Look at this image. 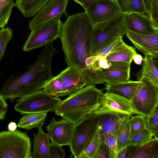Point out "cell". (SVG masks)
<instances>
[{"label":"cell","mask_w":158,"mask_h":158,"mask_svg":"<svg viewBox=\"0 0 158 158\" xmlns=\"http://www.w3.org/2000/svg\"><path fill=\"white\" fill-rule=\"evenodd\" d=\"M93 26L85 12L73 14L62 23L60 37L66 64L80 73L86 86L88 71L85 62L89 56Z\"/></svg>","instance_id":"cell-1"},{"label":"cell","mask_w":158,"mask_h":158,"mask_svg":"<svg viewBox=\"0 0 158 158\" xmlns=\"http://www.w3.org/2000/svg\"><path fill=\"white\" fill-rule=\"evenodd\" d=\"M55 52L53 43L44 46L36 60L25 73L12 75L4 82L0 92L5 99L13 100L36 92L44 88L53 77L52 60Z\"/></svg>","instance_id":"cell-2"},{"label":"cell","mask_w":158,"mask_h":158,"mask_svg":"<svg viewBox=\"0 0 158 158\" xmlns=\"http://www.w3.org/2000/svg\"><path fill=\"white\" fill-rule=\"evenodd\" d=\"M104 94L95 85H87L61 101L55 113L73 125L83 119L97 108Z\"/></svg>","instance_id":"cell-3"},{"label":"cell","mask_w":158,"mask_h":158,"mask_svg":"<svg viewBox=\"0 0 158 158\" xmlns=\"http://www.w3.org/2000/svg\"><path fill=\"white\" fill-rule=\"evenodd\" d=\"M125 16V14L122 13L109 20L93 26L90 42L89 56H94L114 38L125 35L127 30Z\"/></svg>","instance_id":"cell-4"},{"label":"cell","mask_w":158,"mask_h":158,"mask_svg":"<svg viewBox=\"0 0 158 158\" xmlns=\"http://www.w3.org/2000/svg\"><path fill=\"white\" fill-rule=\"evenodd\" d=\"M86 86L80 73L68 66L45 85L43 90L49 95L58 97L70 96Z\"/></svg>","instance_id":"cell-5"},{"label":"cell","mask_w":158,"mask_h":158,"mask_svg":"<svg viewBox=\"0 0 158 158\" xmlns=\"http://www.w3.org/2000/svg\"><path fill=\"white\" fill-rule=\"evenodd\" d=\"M31 158V142L27 133L17 129L0 132V158Z\"/></svg>","instance_id":"cell-6"},{"label":"cell","mask_w":158,"mask_h":158,"mask_svg":"<svg viewBox=\"0 0 158 158\" xmlns=\"http://www.w3.org/2000/svg\"><path fill=\"white\" fill-rule=\"evenodd\" d=\"M98 115L94 112L74 125L69 147L74 158H80L98 128Z\"/></svg>","instance_id":"cell-7"},{"label":"cell","mask_w":158,"mask_h":158,"mask_svg":"<svg viewBox=\"0 0 158 158\" xmlns=\"http://www.w3.org/2000/svg\"><path fill=\"white\" fill-rule=\"evenodd\" d=\"M62 24L60 18H56L35 27L31 31L23 46V51L44 46L60 38Z\"/></svg>","instance_id":"cell-8"},{"label":"cell","mask_w":158,"mask_h":158,"mask_svg":"<svg viewBox=\"0 0 158 158\" xmlns=\"http://www.w3.org/2000/svg\"><path fill=\"white\" fill-rule=\"evenodd\" d=\"M61 100L51 96L43 89L19 98L17 100L14 108L21 114L54 111Z\"/></svg>","instance_id":"cell-9"},{"label":"cell","mask_w":158,"mask_h":158,"mask_svg":"<svg viewBox=\"0 0 158 158\" xmlns=\"http://www.w3.org/2000/svg\"><path fill=\"white\" fill-rule=\"evenodd\" d=\"M140 82L131 100L134 108L141 115H149L158 106V87L144 77Z\"/></svg>","instance_id":"cell-10"},{"label":"cell","mask_w":158,"mask_h":158,"mask_svg":"<svg viewBox=\"0 0 158 158\" xmlns=\"http://www.w3.org/2000/svg\"><path fill=\"white\" fill-rule=\"evenodd\" d=\"M93 112L97 115H112L123 119H129L134 115H141L133 107L130 100L107 92L104 93L99 105Z\"/></svg>","instance_id":"cell-11"},{"label":"cell","mask_w":158,"mask_h":158,"mask_svg":"<svg viewBox=\"0 0 158 158\" xmlns=\"http://www.w3.org/2000/svg\"><path fill=\"white\" fill-rule=\"evenodd\" d=\"M85 10L93 25L109 20L122 13L115 0L94 2Z\"/></svg>","instance_id":"cell-12"},{"label":"cell","mask_w":158,"mask_h":158,"mask_svg":"<svg viewBox=\"0 0 158 158\" xmlns=\"http://www.w3.org/2000/svg\"><path fill=\"white\" fill-rule=\"evenodd\" d=\"M107 69L96 70L98 84H112L130 80L131 64L120 62H109Z\"/></svg>","instance_id":"cell-13"},{"label":"cell","mask_w":158,"mask_h":158,"mask_svg":"<svg viewBox=\"0 0 158 158\" xmlns=\"http://www.w3.org/2000/svg\"><path fill=\"white\" fill-rule=\"evenodd\" d=\"M68 2L69 0H50L29 22L30 30L55 19L60 18L64 14L66 15Z\"/></svg>","instance_id":"cell-14"},{"label":"cell","mask_w":158,"mask_h":158,"mask_svg":"<svg viewBox=\"0 0 158 158\" xmlns=\"http://www.w3.org/2000/svg\"><path fill=\"white\" fill-rule=\"evenodd\" d=\"M74 127L64 119L56 121L52 118L47 126L48 134L52 142L60 146H69Z\"/></svg>","instance_id":"cell-15"},{"label":"cell","mask_w":158,"mask_h":158,"mask_svg":"<svg viewBox=\"0 0 158 158\" xmlns=\"http://www.w3.org/2000/svg\"><path fill=\"white\" fill-rule=\"evenodd\" d=\"M125 23L127 30L143 35L158 34L150 17L145 14L132 12L125 14Z\"/></svg>","instance_id":"cell-16"},{"label":"cell","mask_w":158,"mask_h":158,"mask_svg":"<svg viewBox=\"0 0 158 158\" xmlns=\"http://www.w3.org/2000/svg\"><path fill=\"white\" fill-rule=\"evenodd\" d=\"M125 35L136 48L144 55L158 57V34L143 35L127 30Z\"/></svg>","instance_id":"cell-17"},{"label":"cell","mask_w":158,"mask_h":158,"mask_svg":"<svg viewBox=\"0 0 158 158\" xmlns=\"http://www.w3.org/2000/svg\"><path fill=\"white\" fill-rule=\"evenodd\" d=\"M126 158H158V139L151 140L137 147L131 145L127 147Z\"/></svg>","instance_id":"cell-18"},{"label":"cell","mask_w":158,"mask_h":158,"mask_svg":"<svg viewBox=\"0 0 158 158\" xmlns=\"http://www.w3.org/2000/svg\"><path fill=\"white\" fill-rule=\"evenodd\" d=\"M142 67L136 74L139 81L145 77L158 87V57L145 55Z\"/></svg>","instance_id":"cell-19"},{"label":"cell","mask_w":158,"mask_h":158,"mask_svg":"<svg viewBox=\"0 0 158 158\" xmlns=\"http://www.w3.org/2000/svg\"><path fill=\"white\" fill-rule=\"evenodd\" d=\"M139 82V81L130 80L112 84H105V89L107 93L116 94L131 100L136 91Z\"/></svg>","instance_id":"cell-20"},{"label":"cell","mask_w":158,"mask_h":158,"mask_svg":"<svg viewBox=\"0 0 158 158\" xmlns=\"http://www.w3.org/2000/svg\"><path fill=\"white\" fill-rule=\"evenodd\" d=\"M38 129L37 134L33 133L32 157L49 158V150L50 143L48 135L44 131L42 127Z\"/></svg>","instance_id":"cell-21"},{"label":"cell","mask_w":158,"mask_h":158,"mask_svg":"<svg viewBox=\"0 0 158 158\" xmlns=\"http://www.w3.org/2000/svg\"><path fill=\"white\" fill-rule=\"evenodd\" d=\"M98 115V128L101 135L118 133L121 123L125 120L111 114H102Z\"/></svg>","instance_id":"cell-22"},{"label":"cell","mask_w":158,"mask_h":158,"mask_svg":"<svg viewBox=\"0 0 158 158\" xmlns=\"http://www.w3.org/2000/svg\"><path fill=\"white\" fill-rule=\"evenodd\" d=\"M50 0H16L15 6L24 17L34 16Z\"/></svg>","instance_id":"cell-23"},{"label":"cell","mask_w":158,"mask_h":158,"mask_svg":"<svg viewBox=\"0 0 158 158\" xmlns=\"http://www.w3.org/2000/svg\"><path fill=\"white\" fill-rule=\"evenodd\" d=\"M47 113L44 112L25 114L19 120L17 127L27 130L42 127L47 117Z\"/></svg>","instance_id":"cell-24"},{"label":"cell","mask_w":158,"mask_h":158,"mask_svg":"<svg viewBox=\"0 0 158 158\" xmlns=\"http://www.w3.org/2000/svg\"><path fill=\"white\" fill-rule=\"evenodd\" d=\"M136 53L135 48L124 43L115 52L107 55L106 58L109 62H120L131 64Z\"/></svg>","instance_id":"cell-25"},{"label":"cell","mask_w":158,"mask_h":158,"mask_svg":"<svg viewBox=\"0 0 158 158\" xmlns=\"http://www.w3.org/2000/svg\"><path fill=\"white\" fill-rule=\"evenodd\" d=\"M115 0L123 13L127 14L132 12L142 14L146 13L143 0Z\"/></svg>","instance_id":"cell-26"},{"label":"cell","mask_w":158,"mask_h":158,"mask_svg":"<svg viewBox=\"0 0 158 158\" xmlns=\"http://www.w3.org/2000/svg\"><path fill=\"white\" fill-rule=\"evenodd\" d=\"M129 119L125 120L122 123L118 132L117 148L118 152L123 148L127 147L129 145L130 131Z\"/></svg>","instance_id":"cell-27"},{"label":"cell","mask_w":158,"mask_h":158,"mask_svg":"<svg viewBox=\"0 0 158 158\" xmlns=\"http://www.w3.org/2000/svg\"><path fill=\"white\" fill-rule=\"evenodd\" d=\"M101 142V135L97 128L80 158H94Z\"/></svg>","instance_id":"cell-28"},{"label":"cell","mask_w":158,"mask_h":158,"mask_svg":"<svg viewBox=\"0 0 158 158\" xmlns=\"http://www.w3.org/2000/svg\"><path fill=\"white\" fill-rule=\"evenodd\" d=\"M130 127V140L134 136L146 129L145 116L140 114L133 115L128 119Z\"/></svg>","instance_id":"cell-29"},{"label":"cell","mask_w":158,"mask_h":158,"mask_svg":"<svg viewBox=\"0 0 158 158\" xmlns=\"http://www.w3.org/2000/svg\"><path fill=\"white\" fill-rule=\"evenodd\" d=\"M145 118L146 129L154 137L158 139V106Z\"/></svg>","instance_id":"cell-30"},{"label":"cell","mask_w":158,"mask_h":158,"mask_svg":"<svg viewBox=\"0 0 158 158\" xmlns=\"http://www.w3.org/2000/svg\"><path fill=\"white\" fill-rule=\"evenodd\" d=\"M123 37L118 36L112 40L100 50L95 55L99 57L104 56L115 52L125 43L123 40Z\"/></svg>","instance_id":"cell-31"},{"label":"cell","mask_w":158,"mask_h":158,"mask_svg":"<svg viewBox=\"0 0 158 158\" xmlns=\"http://www.w3.org/2000/svg\"><path fill=\"white\" fill-rule=\"evenodd\" d=\"M118 133H112L101 135L102 142L104 143L108 147L110 158H117L118 152L117 148Z\"/></svg>","instance_id":"cell-32"},{"label":"cell","mask_w":158,"mask_h":158,"mask_svg":"<svg viewBox=\"0 0 158 158\" xmlns=\"http://www.w3.org/2000/svg\"><path fill=\"white\" fill-rule=\"evenodd\" d=\"M13 36L12 30L6 27L0 30V61L4 55L7 45Z\"/></svg>","instance_id":"cell-33"},{"label":"cell","mask_w":158,"mask_h":158,"mask_svg":"<svg viewBox=\"0 0 158 158\" xmlns=\"http://www.w3.org/2000/svg\"><path fill=\"white\" fill-rule=\"evenodd\" d=\"M154 137L146 129L134 136L130 140L129 145L135 147L143 144L152 139Z\"/></svg>","instance_id":"cell-34"},{"label":"cell","mask_w":158,"mask_h":158,"mask_svg":"<svg viewBox=\"0 0 158 158\" xmlns=\"http://www.w3.org/2000/svg\"><path fill=\"white\" fill-rule=\"evenodd\" d=\"M15 6L13 1L10 0L6 6L0 10V28L4 27L7 23L12 9Z\"/></svg>","instance_id":"cell-35"},{"label":"cell","mask_w":158,"mask_h":158,"mask_svg":"<svg viewBox=\"0 0 158 158\" xmlns=\"http://www.w3.org/2000/svg\"><path fill=\"white\" fill-rule=\"evenodd\" d=\"M66 154L62 146L52 142L49 150V158H64Z\"/></svg>","instance_id":"cell-36"},{"label":"cell","mask_w":158,"mask_h":158,"mask_svg":"<svg viewBox=\"0 0 158 158\" xmlns=\"http://www.w3.org/2000/svg\"><path fill=\"white\" fill-rule=\"evenodd\" d=\"M158 0H152L150 17L156 28L158 30Z\"/></svg>","instance_id":"cell-37"},{"label":"cell","mask_w":158,"mask_h":158,"mask_svg":"<svg viewBox=\"0 0 158 158\" xmlns=\"http://www.w3.org/2000/svg\"><path fill=\"white\" fill-rule=\"evenodd\" d=\"M94 158H110L109 148L104 143L101 142Z\"/></svg>","instance_id":"cell-38"},{"label":"cell","mask_w":158,"mask_h":158,"mask_svg":"<svg viewBox=\"0 0 158 158\" xmlns=\"http://www.w3.org/2000/svg\"><path fill=\"white\" fill-rule=\"evenodd\" d=\"M7 110L8 105L6 99L0 95V120L5 119Z\"/></svg>","instance_id":"cell-39"},{"label":"cell","mask_w":158,"mask_h":158,"mask_svg":"<svg viewBox=\"0 0 158 158\" xmlns=\"http://www.w3.org/2000/svg\"><path fill=\"white\" fill-rule=\"evenodd\" d=\"M76 3L80 5L85 10L91 4L101 1L110 0H73Z\"/></svg>","instance_id":"cell-40"},{"label":"cell","mask_w":158,"mask_h":158,"mask_svg":"<svg viewBox=\"0 0 158 158\" xmlns=\"http://www.w3.org/2000/svg\"><path fill=\"white\" fill-rule=\"evenodd\" d=\"M97 56L98 59L97 60L99 67L102 69L108 68L110 66V63L106 59V56L102 57Z\"/></svg>","instance_id":"cell-41"},{"label":"cell","mask_w":158,"mask_h":158,"mask_svg":"<svg viewBox=\"0 0 158 158\" xmlns=\"http://www.w3.org/2000/svg\"><path fill=\"white\" fill-rule=\"evenodd\" d=\"M152 0H143L145 7L146 13L150 17L151 13V3Z\"/></svg>","instance_id":"cell-42"},{"label":"cell","mask_w":158,"mask_h":158,"mask_svg":"<svg viewBox=\"0 0 158 158\" xmlns=\"http://www.w3.org/2000/svg\"><path fill=\"white\" fill-rule=\"evenodd\" d=\"M143 59V58L141 55L136 53L133 56V60L135 64L140 65Z\"/></svg>","instance_id":"cell-43"},{"label":"cell","mask_w":158,"mask_h":158,"mask_svg":"<svg viewBox=\"0 0 158 158\" xmlns=\"http://www.w3.org/2000/svg\"><path fill=\"white\" fill-rule=\"evenodd\" d=\"M127 151V147H125L118 152L117 158H125L126 157Z\"/></svg>","instance_id":"cell-44"},{"label":"cell","mask_w":158,"mask_h":158,"mask_svg":"<svg viewBox=\"0 0 158 158\" xmlns=\"http://www.w3.org/2000/svg\"><path fill=\"white\" fill-rule=\"evenodd\" d=\"M17 125L15 123L11 122L8 124L7 127V130L8 131H14L17 128Z\"/></svg>","instance_id":"cell-45"},{"label":"cell","mask_w":158,"mask_h":158,"mask_svg":"<svg viewBox=\"0 0 158 158\" xmlns=\"http://www.w3.org/2000/svg\"><path fill=\"white\" fill-rule=\"evenodd\" d=\"M10 0H0V10L6 6Z\"/></svg>","instance_id":"cell-46"},{"label":"cell","mask_w":158,"mask_h":158,"mask_svg":"<svg viewBox=\"0 0 158 158\" xmlns=\"http://www.w3.org/2000/svg\"><path fill=\"white\" fill-rule=\"evenodd\" d=\"M0 73H1V72H0Z\"/></svg>","instance_id":"cell-47"}]
</instances>
